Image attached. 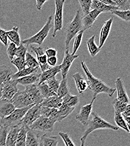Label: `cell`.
<instances>
[{"label": "cell", "mask_w": 130, "mask_h": 146, "mask_svg": "<svg viewBox=\"0 0 130 146\" xmlns=\"http://www.w3.org/2000/svg\"><path fill=\"white\" fill-rule=\"evenodd\" d=\"M43 100L38 88V84L25 86V90L19 91L11 101L16 109L23 108L32 105H39Z\"/></svg>", "instance_id": "1"}, {"label": "cell", "mask_w": 130, "mask_h": 146, "mask_svg": "<svg viewBox=\"0 0 130 146\" xmlns=\"http://www.w3.org/2000/svg\"><path fill=\"white\" fill-rule=\"evenodd\" d=\"M82 68L87 76V81L89 86V89L93 93V97H97L100 93L107 94L110 97H112L116 91L115 88H112L106 84L102 80L95 77L89 70L87 65L84 61L81 62Z\"/></svg>", "instance_id": "2"}, {"label": "cell", "mask_w": 130, "mask_h": 146, "mask_svg": "<svg viewBox=\"0 0 130 146\" xmlns=\"http://www.w3.org/2000/svg\"><path fill=\"white\" fill-rule=\"evenodd\" d=\"M92 118L89 120L88 128L85 131L82 136L80 138V146H85L86 140L90 134L94 131L98 129H110L114 131H118L119 128L107 121L102 117L98 115L95 112H92Z\"/></svg>", "instance_id": "3"}, {"label": "cell", "mask_w": 130, "mask_h": 146, "mask_svg": "<svg viewBox=\"0 0 130 146\" xmlns=\"http://www.w3.org/2000/svg\"><path fill=\"white\" fill-rule=\"evenodd\" d=\"M82 16L80 11L77 10L73 20L67 25L66 29V39H65V47L66 50L69 49L70 43L73 38H74L80 32L84 30Z\"/></svg>", "instance_id": "4"}, {"label": "cell", "mask_w": 130, "mask_h": 146, "mask_svg": "<svg viewBox=\"0 0 130 146\" xmlns=\"http://www.w3.org/2000/svg\"><path fill=\"white\" fill-rule=\"evenodd\" d=\"M52 15L49 16L45 25L37 33L30 38H28L21 41V42L23 44L26 45V47H28V45L31 44H37L39 46L42 45L45 39L48 36L49 31L51 28L52 27Z\"/></svg>", "instance_id": "5"}, {"label": "cell", "mask_w": 130, "mask_h": 146, "mask_svg": "<svg viewBox=\"0 0 130 146\" xmlns=\"http://www.w3.org/2000/svg\"><path fill=\"white\" fill-rule=\"evenodd\" d=\"M34 105H30L23 108L16 109L9 116L0 120V126L10 128L19 124L26 112Z\"/></svg>", "instance_id": "6"}, {"label": "cell", "mask_w": 130, "mask_h": 146, "mask_svg": "<svg viewBox=\"0 0 130 146\" xmlns=\"http://www.w3.org/2000/svg\"><path fill=\"white\" fill-rule=\"evenodd\" d=\"M65 0H56V12L54 17V30L52 35L53 37H55L58 31H61L63 27V6Z\"/></svg>", "instance_id": "7"}, {"label": "cell", "mask_w": 130, "mask_h": 146, "mask_svg": "<svg viewBox=\"0 0 130 146\" xmlns=\"http://www.w3.org/2000/svg\"><path fill=\"white\" fill-rule=\"evenodd\" d=\"M55 124V123L49 118L40 116L32 124L29 129L35 131L51 133L53 131Z\"/></svg>", "instance_id": "8"}, {"label": "cell", "mask_w": 130, "mask_h": 146, "mask_svg": "<svg viewBox=\"0 0 130 146\" xmlns=\"http://www.w3.org/2000/svg\"><path fill=\"white\" fill-rule=\"evenodd\" d=\"M40 108L41 106L39 105H34L26 112L19 124L30 128L32 124L41 116Z\"/></svg>", "instance_id": "9"}, {"label": "cell", "mask_w": 130, "mask_h": 146, "mask_svg": "<svg viewBox=\"0 0 130 146\" xmlns=\"http://www.w3.org/2000/svg\"><path fill=\"white\" fill-rule=\"evenodd\" d=\"M96 97H93L90 103L83 106L80 110L79 113L77 115L76 119L83 125L87 126L90 120V116L93 112V105Z\"/></svg>", "instance_id": "10"}, {"label": "cell", "mask_w": 130, "mask_h": 146, "mask_svg": "<svg viewBox=\"0 0 130 146\" xmlns=\"http://www.w3.org/2000/svg\"><path fill=\"white\" fill-rule=\"evenodd\" d=\"M17 85L18 83L15 80H10L3 83L1 99L11 100L15 94L19 92Z\"/></svg>", "instance_id": "11"}, {"label": "cell", "mask_w": 130, "mask_h": 146, "mask_svg": "<svg viewBox=\"0 0 130 146\" xmlns=\"http://www.w3.org/2000/svg\"><path fill=\"white\" fill-rule=\"evenodd\" d=\"M79 55H72L69 53V49L66 50L65 52V56L61 66V72L62 76V79L67 78V74L71 68L75 60L79 57Z\"/></svg>", "instance_id": "12"}, {"label": "cell", "mask_w": 130, "mask_h": 146, "mask_svg": "<svg viewBox=\"0 0 130 146\" xmlns=\"http://www.w3.org/2000/svg\"><path fill=\"white\" fill-rule=\"evenodd\" d=\"M31 49L33 52L37 55V61L39 64V67L42 70V72H43L50 68L49 66L47 64V57L46 55L44 48L40 46L39 47H34L31 46Z\"/></svg>", "instance_id": "13"}, {"label": "cell", "mask_w": 130, "mask_h": 146, "mask_svg": "<svg viewBox=\"0 0 130 146\" xmlns=\"http://www.w3.org/2000/svg\"><path fill=\"white\" fill-rule=\"evenodd\" d=\"M115 84L117 91V99L125 104H130L129 97L123 85V80L121 78H118L115 80Z\"/></svg>", "instance_id": "14"}, {"label": "cell", "mask_w": 130, "mask_h": 146, "mask_svg": "<svg viewBox=\"0 0 130 146\" xmlns=\"http://www.w3.org/2000/svg\"><path fill=\"white\" fill-rule=\"evenodd\" d=\"M113 18H111L108 20L105 21L104 23L102 29L100 31V38H99V44L98 48L101 50L102 48L103 47L106 41L107 40L109 35L110 33L111 30L112 25L113 23Z\"/></svg>", "instance_id": "15"}, {"label": "cell", "mask_w": 130, "mask_h": 146, "mask_svg": "<svg viewBox=\"0 0 130 146\" xmlns=\"http://www.w3.org/2000/svg\"><path fill=\"white\" fill-rule=\"evenodd\" d=\"M15 109L11 100L1 99L0 100V120L9 116Z\"/></svg>", "instance_id": "16"}, {"label": "cell", "mask_w": 130, "mask_h": 146, "mask_svg": "<svg viewBox=\"0 0 130 146\" xmlns=\"http://www.w3.org/2000/svg\"><path fill=\"white\" fill-rule=\"evenodd\" d=\"M100 14L102 13L96 10H92L88 15L84 16L82 18L83 29L85 31L90 28Z\"/></svg>", "instance_id": "17"}, {"label": "cell", "mask_w": 130, "mask_h": 146, "mask_svg": "<svg viewBox=\"0 0 130 146\" xmlns=\"http://www.w3.org/2000/svg\"><path fill=\"white\" fill-rule=\"evenodd\" d=\"M21 125L18 124L10 127L6 137V146H16V141Z\"/></svg>", "instance_id": "18"}, {"label": "cell", "mask_w": 130, "mask_h": 146, "mask_svg": "<svg viewBox=\"0 0 130 146\" xmlns=\"http://www.w3.org/2000/svg\"><path fill=\"white\" fill-rule=\"evenodd\" d=\"M76 87L80 94H82L87 90L89 89V86L86 80L79 73H76L73 75Z\"/></svg>", "instance_id": "19"}, {"label": "cell", "mask_w": 130, "mask_h": 146, "mask_svg": "<svg viewBox=\"0 0 130 146\" xmlns=\"http://www.w3.org/2000/svg\"><path fill=\"white\" fill-rule=\"evenodd\" d=\"M62 104V98H60L57 95L43 99L42 102L39 104L40 106L47 107L51 109H58Z\"/></svg>", "instance_id": "20"}, {"label": "cell", "mask_w": 130, "mask_h": 146, "mask_svg": "<svg viewBox=\"0 0 130 146\" xmlns=\"http://www.w3.org/2000/svg\"><path fill=\"white\" fill-rule=\"evenodd\" d=\"M61 72V66L56 65V66L50 68L49 69L40 73L39 81L38 84H40L43 82H46L48 79H50L55 76L58 73Z\"/></svg>", "instance_id": "21"}, {"label": "cell", "mask_w": 130, "mask_h": 146, "mask_svg": "<svg viewBox=\"0 0 130 146\" xmlns=\"http://www.w3.org/2000/svg\"><path fill=\"white\" fill-rule=\"evenodd\" d=\"M40 76V73H33L25 77L15 79V80L17 82L18 84H21L24 86H27L32 84H37V83L39 82V81Z\"/></svg>", "instance_id": "22"}, {"label": "cell", "mask_w": 130, "mask_h": 146, "mask_svg": "<svg viewBox=\"0 0 130 146\" xmlns=\"http://www.w3.org/2000/svg\"><path fill=\"white\" fill-rule=\"evenodd\" d=\"M91 9L92 10H96L101 12L102 13L110 12V11L111 12L112 11H113V10H119V9L117 7H114V6H112L106 5L105 3L101 2L100 0L92 1Z\"/></svg>", "instance_id": "23"}, {"label": "cell", "mask_w": 130, "mask_h": 146, "mask_svg": "<svg viewBox=\"0 0 130 146\" xmlns=\"http://www.w3.org/2000/svg\"><path fill=\"white\" fill-rule=\"evenodd\" d=\"M40 137L39 133L29 129L26 134L25 146H39Z\"/></svg>", "instance_id": "24"}, {"label": "cell", "mask_w": 130, "mask_h": 146, "mask_svg": "<svg viewBox=\"0 0 130 146\" xmlns=\"http://www.w3.org/2000/svg\"><path fill=\"white\" fill-rule=\"evenodd\" d=\"M58 143V136L51 135L46 133L40 137L39 146H57Z\"/></svg>", "instance_id": "25"}, {"label": "cell", "mask_w": 130, "mask_h": 146, "mask_svg": "<svg viewBox=\"0 0 130 146\" xmlns=\"http://www.w3.org/2000/svg\"><path fill=\"white\" fill-rule=\"evenodd\" d=\"M14 74L11 68L6 65L0 66V83L12 80V76Z\"/></svg>", "instance_id": "26"}, {"label": "cell", "mask_w": 130, "mask_h": 146, "mask_svg": "<svg viewBox=\"0 0 130 146\" xmlns=\"http://www.w3.org/2000/svg\"><path fill=\"white\" fill-rule=\"evenodd\" d=\"M7 38L14 43L16 46H19L21 43V39L19 35V28L18 27H14L10 31H7Z\"/></svg>", "instance_id": "27"}, {"label": "cell", "mask_w": 130, "mask_h": 146, "mask_svg": "<svg viewBox=\"0 0 130 146\" xmlns=\"http://www.w3.org/2000/svg\"><path fill=\"white\" fill-rule=\"evenodd\" d=\"M79 98L77 96L72 95L69 93L62 98V104L67 105L71 108H75L79 104Z\"/></svg>", "instance_id": "28"}, {"label": "cell", "mask_w": 130, "mask_h": 146, "mask_svg": "<svg viewBox=\"0 0 130 146\" xmlns=\"http://www.w3.org/2000/svg\"><path fill=\"white\" fill-rule=\"evenodd\" d=\"M38 88L40 92V95L43 98V99L57 95L56 93L51 90V89L49 88L46 82H43L40 84H38Z\"/></svg>", "instance_id": "29"}, {"label": "cell", "mask_w": 130, "mask_h": 146, "mask_svg": "<svg viewBox=\"0 0 130 146\" xmlns=\"http://www.w3.org/2000/svg\"><path fill=\"white\" fill-rule=\"evenodd\" d=\"M30 129L23 125H21L19 130L16 146H25L26 134Z\"/></svg>", "instance_id": "30"}, {"label": "cell", "mask_w": 130, "mask_h": 146, "mask_svg": "<svg viewBox=\"0 0 130 146\" xmlns=\"http://www.w3.org/2000/svg\"><path fill=\"white\" fill-rule=\"evenodd\" d=\"M39 68H25L23 70L18 72L17 73H14L12 76V80H15L26 76L29 75L33 73H38Z\"/></svg>", "instance_id": "31"}, {"label": "cell", "mask_w": 130, "mask_h": 146, "mask_svg": "<svg viewBox=\"0 0 130 146\" xmlns=\"http://www.w3.org/2000/svg\"><path fill=\"white\" fill-rule=\"evenodd\" d=\"M75 109V108H71L65 104H62L61 106L58 109L60 122L62 121L64 119L66 118L71 113H72L74 111Z\"/></svg>", "instance_id": "32"}, {"label": "cell", "mask_w": 130, "mask_h": 146, "mask_svg": "<svg viewBox=\"0 0 130 146\" xmlns=\"http://www.w3.org/2000/svg\"><path fill=\"white\" fill-rule=\"evenodd\" d=\"M114 119L115 123L118 128H121L127 133H130V128L127 125L126 121L123 117L122 116L121 113L115 112Z\"/></svg>", "instance_id": "33"}, {"label": "cell", "mask_w": 130, "mask_h": 146, "mask_svg": "<svg viewBox=\"0 0 130 146\" xmlns=\"http://www.w3.org/2000/svg\"><path fill=\"white\" fill-rule=\"evenodd\" d=\"M69 92V89L67 85V78L62 79L60 82L59 87L57 92V95L60 98H63L65 96L68 94Z\"/></svg>", "instance_id": "34"}, {"label": "cell", "mask_w": 130, "mask_h": 146, "mask_svg": "<svg viewBox=\"0 0 130 146\" xmlns=\"http://www.w3.org/2000/svg\"><path fill=\"white\" fill-rule=\"evenodd\" d=\"M95 36H91L87 42V45L89 54L92 57H94L100 51V49L98 48V46L96 45L95 42Z\"/></svg>", "instance_id": "35"}, {"label": "cell", "mask_w": 130, "mask_h": 146, "mask_svg": "<svg viewBox=\"0 0 130 146\" xmlns=\"http://www.w3.org/2000/svg\"><path fill=\"white\" fill-rule=\"evenodd\" d=\"M25 60L26 66H28V68H39V65L37 59L30 53L27 52V53L25 55Z\"/></svg>", "instance_id": "36"}, {"label": "cell", "mask_w": 130, "mask_h": 146, "mask_svg": "<svg viewBox=\"0 0 130 146\" xmlns=\"http://www.w3.org/2000/svg\"><path fill=\"white\" fill-rule=\"evenodd\" d=\"M112 14L117 16L118 18L121 19L122 20L130 22V9L126 10H113L112 11Z\"/></svg>", "instance_id": "37"}, {"label": "cell", "mask_w": 130, "mask_h": 146, "mask_svg": "<svg viewBox=\"0 0 130 146\" xmlns=\"http://www.w3.org/2000/svg\"><path fill=\"white\" fill-rule=\"evenodd\" d=\"M85 32L84 30L81 31V32H80L76 36H75V39L74 43V46H73V52L71 54L72 55H75L78 49L79 48L81 42H82V37L84 33Z\"/></svg>", "instance_id": "38"}, {"label": "cell", "mask_w": 130, "mask_h": 146, "mask_svg": "<svg viewBox=\"0 0 130 146\" xmlns=\"http://www.w3.org/2000/svg\"><path fill=\"white\" fill-rule=\"evenodd\" d=\"M11 62L15 66H16V68L18 70V72L23 70L26 66L25 60L24 58L16 57L14 58L13 60H11Z\"/></svg>", "instance_id": "39"}, {"label": "cell", "mask_w": 130, "mask_h": 146, "mask_svg": "<svg viewBox=\"0 0 130 146\" xmlns=\"http://www.w3.org/2000/svg\"><path fill=\"white\" fill-rule=\"evenodd\" d=\"M79 2L81 7L83 13H84V16H86L90 11L92 1V0H89V1L79 0Z\"/></svg>", "instance_id": "40"}, {"label": "cell", "mask_w": 130, "mask_h": 146, "mask_svg": "<svg viewBox=\"0 0 130 146\" xmlns=\"http://www.w3.org/2000/svg\"><path fill=\"white\" fill-rule=\"evenodd\" d=\"M45 82L47 84V85L48 86V87L51 89V90H52V91L57 94V92L58 88L59 87L60 82L56 79V76H55L50 79H48V80H47Z\"/></svg>", "instance_id": "41"}, {"label": "cell", "mask_w": 130, "mask_h": 146, "mask_svg": "<svg viewBox=\"0 0 130 146\" xmlns=\"http://www.w3.org/2000/svg\"><path fill=\"white\" fill-rule=\"evenodd\" d=\"M112 104H113V107L115 110V112L119 113H122L126 109V106L128 104L123 103V102L119 101V100H118L117 98H115L113 101Z\"/></svg>", "instance_id": "42"}, {"label": "cell", "mask_w": 130, "mask_h": 146, "mask_svg": "<svg viewBox=\"0 0 130 146\" xmlns=\"http://www.w3.org/2000/svg\"><path fill=\"white\" fill-rule=\"evenodd\" d=\"M58 135L61 137V138L64 142L65 146H76L68 133L64 132H59Z\"/></svg>", "instance_id": "43"}, {"label": "cell", "mask_w": 130, "mask_h": 146, "mask_svg": "<svg viewBox=\"0 0 130 146\" xmlns=\"http://www.w3.org/2000/svg\"><path fill=\"white\" fill-rule=\"evenodd\" d=\"M9 128L0 126V146H6V137Z\"/></svg>", "instance_id": "44"}, {"label": "cell", "mask_w": 130, "mask_h": 146, "mask_svg": "<svg viewBox=\"0 0 130 146\" xmlns=\"http://www.w3.org/2000/svg\"><path fill=\"white\" fill-rule=\"evenodd\" d=\"M27 51H28V47L21 42L18 47H17V49L15 52V56H16V57H22L25 58L26 54L27 53Z\"/></svg>", "instance_id": "45"}, {"label": "cell", "mask_w": 130, "mask_h": 146, "mask_svg": "<svg viewBox=\"0 0 130 146\" xmlns=\"http://www.w3.org/2000/svg\"><path fill=\"white\" fill-rule=\"evenodd\" d=\"M16 49H17L16 46L13 43L11 42L8 45V47L7 49V53L11 61L14 58Z\"/></svg>", "instance_id": "46"}, {"label": "cell", "mask_w": 130, "mask_h": 146, "mask_svg": "<svg viewBox=\"0 0 130 146\" xmlns=\"http://www.w3.org/2000/svg\"><path fill=\"white\" fill-rule=\"evenodd\" d=\"M6 32L7 31L0 27V41L3 44V45H5V46H7L8 45V38Z\"/></svg>", "instance_id": "47"}, {"label": "cell", "mask_w": 130, "mask_h": 146, "mask_svg": "<svg viewBox=\"0 0 130 146\" xmlns=\"http://www.w3.org/2000/svg\"><path fill=\"white\" fill-rule=\"evenodd\" d=\"M45 54L47 56V58L52 57H56V55L57 54V51L55 48H48L46 51Z\"/></svg>", "instance_id": "48"}, {"label": "cell", "mask_w": 130, "mask_h": 146, "mask_svg": "<svg viewBox=\"0 0 130 146\" xmlns=\"http://www.w3.org/2000/svg\"><path fill=\"white\" fill-rule=\"evenodd\" d=\"M57 63V57H52L47 58V64L49 66L54 67L56 66Z\"/></svg>", "instance_id": "49"}, {"label": "cell", "mask_w": 130, "mask_h": 146, "mask_svg": "<svg viewBox=\"0 0 130 146\" xmlns=\"http://www.w3.org/2000/svg\"><path fill=\"white\" fill-rule=\"evenodd\" d=\"M122 116H126V117H130V105L128 104L126 106V108L124 111L121 113Z\"/></svg>", "instance_id": "50"}, {"label": "cell", "mask_w": 130, "mask_h": 146, "mask_svg": "<svg viewBox=\"0 0 130 146\" xmlns=\"http://www.w3.org/2000/svg\"><path fill=\"white\" fill-rule=\"evenodd\" d=\"M100 1L102 2L103 3H105L107 5L117 7L116 3H115V2H114V0H100Z\"/></svg>", "instance_id": "51"}, {"label": "cell", "mask_w": 130, "mask_h": 146, "mask_svg": "<svg viewBox=\"0 0 130 146\" xmlns=\"http://www.w3.org/2000/svg\"><path fill=\"white\" fill-rule=\"evenodd\" d=\"M47 1H39V0H37L36 1V3H37V8L38 9V10H40L43 6V5L47 2Z\"/></svg>", "instance_id": "52"}, {"label": "cell", "mask_w": 130, "mask_h": 146, "mask_svg": "<svg viewBox=\"0 0 130 146\" xmlns=\"http://www.w3.org/2000/svg\"><path fill=\"white\" fill-rule=\"evenodd\" d=\"M123 117L126 121L127 125L128 126L129 128H130V117H126V116H123Z\"/></svg>", "instance_id": "53"}, {"label": "cell", "mask_w": 130, "mask_h": 146, "mask_svg": "<svg viewBox=\"0 0 130 146\" xmlns=\"http://www.w3.org/2000/svg\"><path fill=\"white\" fill-rule=\"evenodd\" d=\"M2 88H3V83H0V100H1V98H2Z\"/></svg>", "instance_id": "54"}]
</instances>
